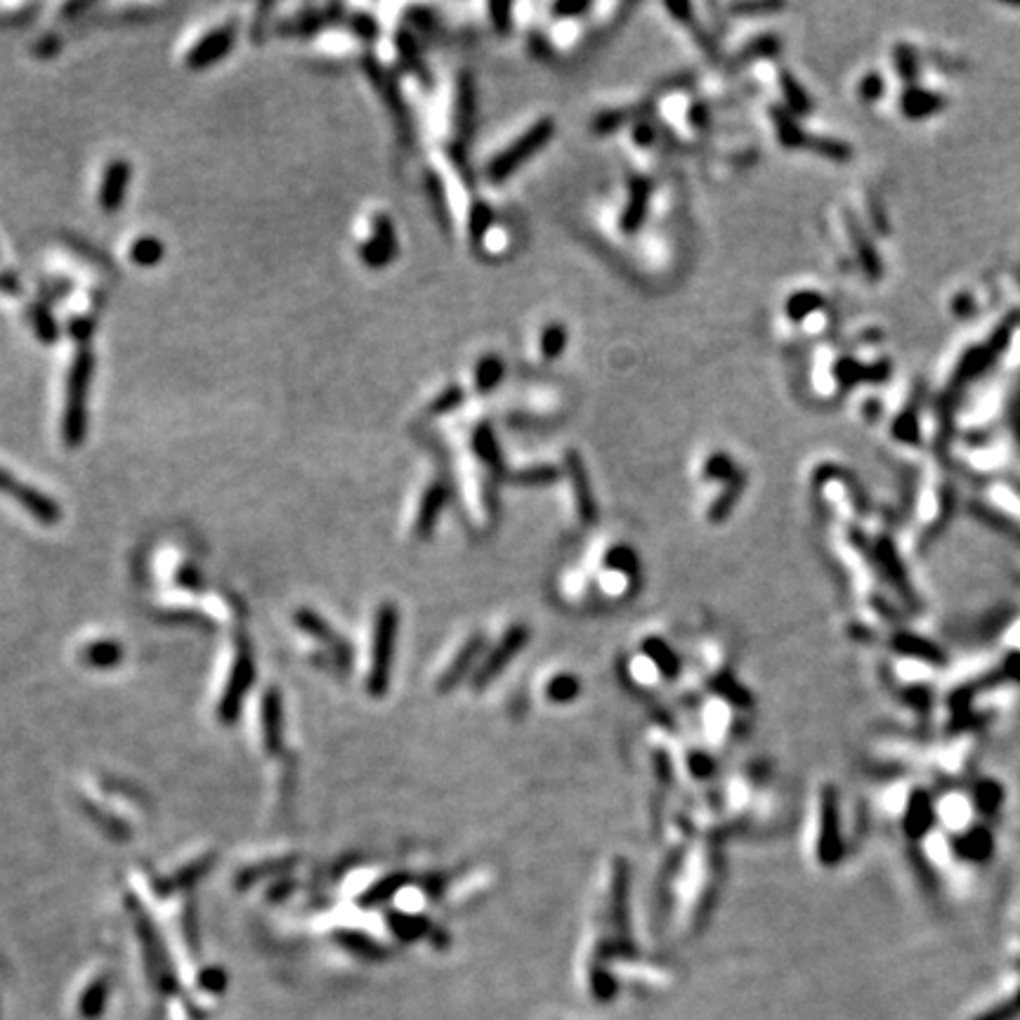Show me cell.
<instances>
[{"label": "cell", "mask_w": 1020, "mask_h": 1020, "mask_svg": "<svg viewBox=\"0 0 1020 1020\" xmlns=\"http://www.w3.org/2000/svg\"><path fill=\"white\" fill-rule=\"evenodd\" d=\"M93 352L88 348H81L74 357L69 369V380H66V402H65V420H62V435L69 447H78L86 438V423H88V388L90 376H93Z\"/></svg>", "instance_id": "1"}, {"label": "cell", "mask_w": 1020, "mask_h": 1020, "mask_svg": "<svg viewBox=\"0 0 1020 1020\" xmlns=\"http://www.w3.org/2000/svg\"><path fill=\"white\" fill-rule=\"evenodd\" d=\"M553 130H555L553 118H541V121L534 123L530 130H525V133L520 135L513 145L506 146L499 157H494L490 164H487V170H484L487 180L503 182L506 177L513 176L515 170H518V166L525 164L527 158L534 157V154H537L539 149L550 140V137H553Z\"/></svg>", "instance_id": "2"}, {"label": "cell", "mask_w": 1020, "mask_h": 1020, "mask_svg": "<svg viewBox=\"0 0 1020 1020\" xmlns=\"http://www.w3.org/2000/svg\"><path fill=\"white\" fill-rule=\"evenodd\" d=\"M395 610L383 607L376 617V633H373V654H371V673H369V688L373 694H380L388 682V669H390L392 641H395Z\"/></svg>", "instance_id": "3"}, {"label": "cell", "mask_w": 1020, "mask_h": 1020, "mask_svg": "<svg viewBox=\"0 0 1020 1020\" xmlns=\"http://www.w3.org/2000/svg\"><path fill=\"white\" fill-rule=\"evenodd\" d=\"M0 491H5V494L12 496L15 501L22 503V506L26 508L35 520H41V522H45V525L57 522L59 515H62L59 513V506L53 501V499H47L45 494H41V491L29 487V484L17 482L5 468H0Z\"/></svg>", "instance_id": "4"}, {"label": "cell", "mask_w": 1020, "mask_h": 1020, "mask_svg": "<svg viewBox=\"0 0 1020 1020\" xmlns=\"http://www.w3.org/2000/svg\"><path fill=\"white\" fill-rule=\"evenodd\" d=\"M371 225V239L364 241L359 253H362V260L369 268H385L397 253L395 227H392L390 217L385 216V213H376Z\"/></svg>", "instance_id": "5"}, {"label": "cell", "mask_w": 1020, "mask_h": 1020, "mask_svg": "<svg viewBox=\"0 0 1020 1020\" xmlns=\"http://www.w3.org/2000/svg\"><path fill=\"white\" fill-rule=\"evenodd\" d=\"M234 38H237V26L227 24L220 29L210 31L208 35H204L197 45L189 50L187 55V66L192 69H206V66L216 65L217 59H222L234 47Z\"/></svg>", "instance_id": "6"}, {"label": "cell", "mask_w": 1020, "mask_h": 1020, "mask_svg": "<svg viewBox=\"0 0 1020 1020\" xmlns=\"http://www.w3.org/2000/svg\"><path fill=\"white\" fill-rule=\"evenodd\" d=\"M130 180V166L116 158L111 161L105 170L102 185H99V206L105 208V213H116L121 208L123 198H126V187Z\"/></svg>", "instance_id": "7"}, {"label": "cell", "mask_w": 1020, "mask_h": 1020, "mask_svg": "<svg viewBox=\"0 0 1020 1020\" xmlns=\"http://www.w3.org/2000/svg\"><path fill=\"white\" fill-rule=\"evenodd\" d=\"M565 463H567V472H570L571 487H574V501H577L579 515H581V520L591 522L595 515V503H593V496H591L589 478H586L581 461H579V456L574 454V451H570Z\"/></svg>", "instance_id": "8"}, {"label": "cell", "mask_w": 1020, "mask_h": 1020, "mask_svg": "<svg viewBox=\"0 0 1020 1020\" xmlns=\"http://www.w3.org/2000/svg\"><path fill=\"white\" fill-rule=\"evenodd\" d=\"M444 501H447V490H444L442 484H430L426 494H423V499H420L419 515H416L414 522V531L419 537H428L430 534L432 525L438 522L439 513H442Z\"/></svg>", "instance_id": "9"}, {"label": "cell", "mask_w": 1020, "mask_h": 1020, "mask_svg": "<svg viewBox=\"0 0 1020 1020\" xmlns=\"http://www.w3.org/2000/svg\"><path fill=\"white\" fill-rule=\"evenodd\" d=\"M650 201V182L645 177H636L629 187V201L624 206V216H621V229L624 232H636L638 225L645 217Z\"/></svg>", "instance_id": "10"}, {"label": "cell", "mask_w": 1020, "mask_h": 1020, "mask_svg": "<svg viewBox=\"0 0 1020 1020\" xmlns=\"http://www.w3.org/2000/svg\"><path fill=\"white\" fill-rule=\"evenodd\" d=\"M472 447H475V454H478V459L484 463V466L491 468V470H499V468H501V451H499L494 430H491L490 426H480L478 430H475V435H472Z\"/></svg>", "instance_id": "11"}, {"label": "cell", "mask_w": 1020, "mask_h": 1020, "mask_svg": "<svg viewBox=\"0 0 1020 1020\" xmlns=\"http://www.w3.org/2000/svg\"><path fill=\"white\" fill-rule=\"evenodd\" d=\"M824 308V298L817 291H799L789 296L787 317L793 321H803L808 317L817 315Z\"/></svg>", "instance_id": "12"}, {"label": "cell", "mask_w": 1020, "mask_h": 1020, "mask_svg": "<svg viewBox=\"0 0 1020 1020\" xmlns=\"http://www.w3.org/2000/svg\"><path fill=\"white\" fill-rule=\"evenodd\" d=\"M702 478H704V480H718V482H728L730 484V482H735V480H740L742 472L728 454H723V451H716V454H712L704 461V468H702Z\"/></svg>", "instance_id": "13"}, {"label": "cell", "mask_w": 1020, "mask_h": 1020, "mask_svg": "<svg viewBox=\"0 0 1020 1020\" xmlns=\"http://www.w3.org/2000/svg\"><path fill=\"white\" fill-rule=\"evenodd\" d=\"M503 373H506V369H503V362L499 359V357L484 355L482 359L475 364V388H478V392L494 390L496 385L501 383Z\"/></svg>", "instance_id": "14"}, {"label": "cell", "mask_w": 1020, "mask_h": 1020, "mask_svg": "<svg viewBox=\"0 0 1020 1020\" xmlns=\"http://www.w3.org/2000/svg\"><path fill=\"white\" fill-rule=\"evenodd\" d=\"M577 690V678L570 676V673H550L549 681L543 682V697H546V702H558V704H567V702L574 700Z\"/></svg>", "instance_id": "15"}, {"label": "cell", "mask_w": 1020, "mask_h": 1020, "mask_svg": "<svg viewBox=\"0 0 1020 1020\" xmlns=\"http://www.w3.org/2000/svg\"><path fill=\"white\" fill-rule=\"evenodd\" d=\"M164 258V244L157 237H140L130 246V260L140 268H154Z\"/></svg>", "instance_id": "16"}, {"label": "cell", "mask_w": 1020, "mask_h": 1020, "mask_svg": "<svg viewBox=\"0 0 1020 1020\" xmlns=\"http://www.w3.org/2000/svg\"><path fill=\"white\" fill-rule=\"evenodd\" d=\"M773 123H775V130H777V137H780V142L784 146H801L805 145V135L803 130L796 126V121H793L792 114H784V111L780 109H773Z\"/></svg>", "instance_id": "17"}, {"label": "cell", "mask_w": 1020, "mask_h": 1020, "mask_svg": "<svg viewBox=\"0 0 1020 1020\" xmlns=\"http://www.w3.org/2000/svg\"><path fill=\"white\" fill-rule=\"evenodd\" d=\"M780 88L784 93V97H787L793 114H805V111L811 109V99H808L805 90L801 88L799 81L792 74H787V71H780Z\"/></svg>", "instance_id": "18"}, {"label": "cell", "mask_w": 1020, "mask_h": 1020, "mask_svg": "<svg viewBox=\"0 0 1020 1020\" xmlns=\"http://www.w3.org/2000/svg\"><path fill=\"white\" fill-rule=\"evenodd\" d=\"M31 324H34L35 328V336L43 340V343H55V338L59 336V328H57V321L53 319V315H50V309L43 308V305H35L34 309H31Z\"/></svg>", "instance_id": "19"}, {"label": "cell", "mask_w": 1020, "mask_h": 1020, "mask_svg": "<svg viewBox=\"0 0 1020 1020\" xmlns=\"http://www.w3.org/2000/svg\"><path fill=\"white\" fill-rule=\"evenodd\" d=\"M567 345V331L562 324H549L541 333V355L546 359H555L562 355Z\"/></svg>", "instance_id": "20"}, {"label": "cell", "mask_w": 1020, "mask_h": 1020, "mask_svg": "<svg viewBox=\"0 0 1020 1020\" xmlns=\"http://www.w3.org/2000/svg\"><path fill=\"white\" fill-rule=\"evenodd\" d=\"M857 95H860V99H863L864 105L879 102V99H884V95H886V81H884V76L876 74V71H869V74H864L863 76L860 86H857Z\"/></svg>", "instance_id": "21"}, {"label": "cell", "mask_w": 1020, "mask_h": 1020, "mask_svg": "<svg viewBox=\"0 0 1020 1020\" xmlns=\"http://www.w3.org/2000/svg\"><path fill=\"white\" fill-rule=\"evenodd\" d=\"M491 220H494V213H491V208L487 204H475V208H472L470 213V237L472 239H482L484 232L491 227Z\"/></svg>", "instance_id": "22"}, {"label": "cell", "mask_w": 1020, "mask_h": 1020, "mask_svg": "<svg viewBox=\"0 0 1020 1020\" xmlns=\"http://www.w3.org/2000/svg\"><path fill=\"white\" fill-rule=\"evenodd\" d=\"M499 642H501V648H499V652H513V650H518L520 645H522V631H520V629H510V631H508V633H506V636H503ZM494 657H496V654H490V657H487V659H490V661H487V666H484V671H482V673H480V676H482V678L490 676L491 671H494L496 666L501 664V661H494Z\"/></svg>", "instance_id": "23"}, {"label": "cell", "mask_w": 1020, "mask_h": 1020, "mask_svg": "<svg viewBox=\"0 0 1020 1020\" xmlns=\"http://www.w3.org/2000/svg\"><path fill=\"white\" fill-rule=\"evenodd\" d=\"M555 478H558V470H555V468H549V466L527 468V470H522V472H518V475H515V480H518V482H525V484L553 482Z\"/></svg>", "instance_id": "24"}, {"label": "cell", "mask_w": 1020, "mask_h": 1020, "mask_svg": "<svg viewBox=\"0 0 1020 1020\" xmlns=\"http://www.w3.org/2000/svg\"><path fill=\"white\" fill-rule=\"evenodd\" d=\"M461 402H463L461 388H449V390H444L442 395L432 402L430 411H435V414H444V411H451V409H456Z\"/></svg>", "instance_id": "25"}, {"label": "cell", "mask_w": 1020, "mask_h": 1020, "mask_svg": "<svg viewBox=\"0 0 1020 1020\" xmlns=\"http://www.w3.org/2000/svg\"><path fill=\"white\" fill-rule=\"evenodd\" d=\"M90 331H93V321H90V319H74V321H71V333H74V338H78V340L88 338Z\"/></svg>", "instance_id": "26"}, {"label": "cell", "mask_w": 1020, "mask_h": 1020, "mask_svg": "<svg viewBox=\"0 0 1020 1020\" xmlns=\"http://www.w3.org/2000/svg\"><path fill=\"white\" fill-rule=\"evenodd\" d=\"M633 137H636L638 145H650V142L654 140V133H652V128H650L648 123H636V128H633Z\"/></svg>", "instance_id": "27"}, {"label": "cell", "mask_w": 1020, "mask_h": 1020, "mask_svg": "<svg viewBox=\"0 0 1020 1020\" xmlns=\"http://www.w3.org/2000/svg\"><path fill=\"white\" fill-rule=\"evenodd\" d=\"M355 19H357L355 26H357V31H359V34H364V35L376 34V24L371 22V17H367V15H359V17H355Z\"/></svg>", "instance_id": "28"}, {"label": "cell", "mask_w": 1020, "mask_h": 1020, "mask_svg": "<svg viewBox=\"0 0 1020 1020\" xmlns=\"http://www.w3.org/2000/svg\"><path fill=\"white\" fill-rule=\"evenodd\" d=\"M553 10L560 12V15H577V12L589 10V5H586V3H577V5H571V3H560V5L553 7Z\"/></svg>", "instance_id": "29"}]
</instances>
